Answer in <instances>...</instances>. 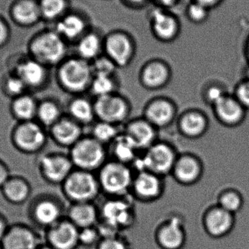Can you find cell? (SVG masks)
I'll return each instance as SVG.
<instances>
[{
    "label": "cell",
    "instance_id": "6da1fadb",
    "mask_svg": "<svg viewBox=\"0 0 249 249\" xmlns=\"http://www.w3.org/2000/svg\"><path fill=\"white\" fill-rule=\"evenodd\" d=\"M99 208L100 216L97 227L102 238L123 233L136 224V210L128 196L108 197Z\"/></svg>",
    "mask_w": 249,
    "mask_h": 249
},
{
    "label": "cell",
    "instance_id": "7a4b0ae2",
    "mask_svg": "<svg viewBox=\"0 0 249 249\" xmlns=\"http://www.w3.org/2000/svg\"><path fill=\"white\" fill-rule=\"evenodd\" d=\"M57 76L62 89L75 96L89 91L94 77L91 63L76 55L67 57L58 65Z\"/></svg>",
    "mask_w": 249,
    "mask_h": 249
},
{
    "label": "cell",
    "instance_id": "3957f363",
    "mask_svg": "<svg viewBox=\"0 0 249 249\" xmlns=\"http://www.w3.org/2000/svg\"><path fill=\"white\" fill-rule=\"evenodd\" d=\"M143 152L130 165L132 169L150 171L163 178L171 174L178 155L172 145L158 140Z\"/></svg>",
    "mask_w": 249,
    "mask_h": 249
},
{
    "label": "cell",
    "instance_id": "277c9868",
    "mask_svg": "<svg viewBox=\"0 0 249 249\" xmlns=\"http://www.w3.org/2000/svg\"><path fill=\"white\" fill-rule=\"evenodd\" d=\"M32 58L45 67L58 66L67 58L68 42L55 29L39 32L29 43Z\"/></svg>",
    "mask_w": 249,
    "mask_h": 249
},
{
    "label": "cell",
    "instance_id": "5b68a950",
    "mask_svg": "<svg viewBox=\"0 0 249 249\" xmlns=\"http://www.w3.org/2000/svg\"><path fill=\"white\" fill-rule=\"evenodd\" d=\"M97 172L102 193L108 197H125L130 195L135 175L130 165L109 160Z\"/></svg>",
    "mask_w": 249,
    "mask_h": 249
},
{
    "label": "cell",
    "instance_id": "8992f818",
    "mask_svg": "<svg viewBox=\"0 0 249 249\" xmlns=\"http://www.w3.org/2000/svg\"><path fill=\"white\" fill-rule=\"evenodd\" d=\"M70 159L76 169L98 171L107 161L106 146L91 136H83L70 150Z\"/></svg>",
    "mask_w": 249,
    "mask_h": 249
},
{
    "label": "cell",
    "instance_id": "52a82bcc",
    "mask_svg": "<svg viewBox=\"0 0 249 249\" xmlns=\"http://www.w3.org/2000/svg\"><path fill=\"white\" fill-rule=\"evenodd\" d=\"M63 193L71 203H94L102 190L97 175L76 169L62 184Z\"/></svg>",
    "mask_w": 249,
    "mask_h": 249
},
{
    "label": "cell",
    "instance_id": "ba28073f",
    "mask_svg": "<svg viewBox=\"0 0 249 249\" xmlns=\"http://www.w3.org/2000/svg\"><path fill=\"white\" fill-rule=\"evenodd\" d=\"M136 53L135 39L124 29H115L105 35L104 55L118 68L128 67L134 59Z\"/></svg>",
    "mask_w": 249,
    "mask_h": 249
},
{
    "label": "cell",
    "instance_id": "9c48e42d",
    "mask_svg": "<svg viewBox=\"0 0 249 249\" xmlns=\"http://www.w3.org/2000/svg\"><path fill=\"white\" fill-rule=\"evenodd\" d=\"M154 239L160 249H183L187 243V234L182 216L171 214L157 225Z\"/></svg>",
    "mask_w": 249,
    "mask_h": 249
},
{
    "label": "cell",
    "instance_id": "30bf717a",
    "mask_svg": "<svg viewBox=\"0 0 249 249\" xmlns=\"http://www.w3.org/2000/svg\"><path fill=\"white\" fill-rule=\"evenodd\" d=\"M148 14L149 29L157 40L170 43L178 37L181 30V21L172 10L156 5Z\"/></svg>",
    "mask_w": 249,
    "mask_h": 249
},
{
    "label": "cell",
    "instance_id": "8fae6325",
    "mask_svg": "<svg viewBox=\"0 0 249 249\" xmlns=\"http://www.w3.org/2000/svg\"><path fill=\"white\" fill-rule=\"evenodd\" d=\"M93 105L97 121L117 125L127 122L131 112L129 101L118 92L96 98Z\"/></svg>",
    "mask_w": 249,
    "mask_h": 249
},
{
    "label": "cell",
    "instance_id": "7c38bea8",
    "mask_svg": "<svg viewBox=\"0 0 249 249\" xmlns=\"http://www.w3.org/2000/svg\"><path fill=\"white\" fill-rule=\"evenodd\" d=\"M164 190L163 177L143 171L135 174L130 195L141 203H153L162 197Z\"/></svg>",
    "mask_w": 249,
    "mask_h": 249
},
{
    "label": "cell",
    "instance_id": "4fadbf2b",
    "mask_svg": "<svg viewBox=\"0 0 249 249\" xmlns=\"http://www.w3.org/2000/svg\"><path fill=\"white\" fill-rule=\"evenodd\" d=\"M235 225V215L218 205L208 208L202 216V226L205 232L214 239L228 236L233 231Z\"/></svg>",
    "mask_w": 249,
    "mask_h": 249
},
{
    "label": "cell",
    "instance_id": "5bb4252c",
    "mask_svg": "<svg viewBox=\"0 0 249 249\" xmlns=\"http://www.w3.org/2000/svg\"><path fill=\"white\" fill-rule=\"evenodd\" d=\"M143 114L142 117L158 130L165 128L177 119V105L168 98H153L145 105Z\"/></svg>",
    "mask_w": 249,
    "mask_h": 249
},
{
    "label": "cell",
    "instance_id": "9a60e30c",
    "mask_svg": "<svg viewBox=\"0 0 249 249\" xmlns=\"http://www.w3.org/2000/svg\"><path fill=\"white\" fill-rule=\"evenodd\" d=\"M172 77L169 64L160 58L146 61L139 72V82L146 90H155L165 87Z\"/></svg>",
    "mask_w": 249,
    "mask_h": 249
},
{
    "label": "cell",
    "instance_id": "2e32d148",
    "mask_svg": "<svg viewBox=\"0 0 249 249\" xmlns=\"http://www.w3.org/2000/svg\"><path fill=\"white\" fill-rule=\"evenodd\" d=\"M91 29L89 19L84 13L70 10L55 23V32L68 43H75Z\"/></svg>",
    "mask_w": 249,
    "mask_h": 249
},
{
    "label": "cell",
    "instance_id": "e0dca14e",
    "mask_svg": "<svg viewBox=\"0 0 249 249\" xmlns=\"http://www.w3.org/2000/svg\"><path fill=\"white\" fill-rule=\"evenodd\" d=\"M202 174L203 166L200 160L193 154L182 153L178 155L171 175L178 184L191 186L200 180Z\"/></svg>",
    "mask_w": 249,
    "mask_h": 249
},
{
    "label": "cell",
    "instance_id": "ac0fdd59",
    "mask_svg": "<svg viewBox=\"0 0 249 249\" xmlns=\"http://www.w3.org/2000/svg\"><path fill=\"white\" fill-rule=\"evenodd\" d=\"M80 229L67 218L50 228L48 239L50 245L54 249H76L79 244Z\"/></svg>",
    "mask_w": 249,
    "mask_h": 249
},
{
    "label": "cell",
    "instance_id": "d6986e66",
    "mask_svg": "<svg viewBox=\"0 0 249 249\" xmlns=\"http://www.w3.org/2000/svg\"><path fill=\"white\" fill-rule=\"evenodd\" d=\"M123 132L133 141L139 151L146 150L158 141V129L143 117L127 121Z\"/></svg>",
    "mask_w": 249,
    "mask_h": 249
},
{
    "label": "cell",
    "instance_id": "ffe728a7",
    "mask_svg": "<svg viewBox=\"0 0 249 249\" xmlns=\"http://www.w3.org/2000/svg\"><path fill=\"white\" fill-rule=\"evenodd\" d=\"M41 168L48 181L54 184H63L74 171V167L70 156L55 154L42 158Z\"/></svg>",
    "mask_w": 249,
    "mask_h": 249
},
{
    "label": "cell",
    "instance_id": "44dd1931",
    "mask_svg": "<svg viewBox=\"0 0 249 249\" xmlns=\"http://www.w3.org/2000/svg\"><path fill=\"white\" fill-rule=\"evenodd\" d=\"M14 139L18 148L26 152H32L39 150L43 146L46 136L39 124L26 122L18 127Z\"/></svg>",
    "mask_w": 249,
    "mask_h": 249
},
{
    "label": "cell",
    "instance_id": "7402d4cb",
    "mask_svg": "<svg viewBox=\"0 0 249 249\" xmlns=\"http://www.w3.org/2000/svg\"><path fill=\"white\" fill-rule=\"evenodd\" d=\"M104 42L105 35L91 28L74 43L76 55L92 63L104 55Z\"/></svg>",
    "mask_w": 249,
    "mask_h": 249
},
{
    "label": "cell",
    "instance_id": "603a6c76",
    "mask_svg": "<svg viewBox=\"0 0 249 249\" xmlns=\"http://www.w3.org/2000/svg\"><path fill=\"white\" fill-rule=\"evenodd\" d=\"M10 13L13 21L23 27L35 26L42 19L39 0H16Z\"/></svg>",
    "mask_w": 249,
    "mask_h": 249
},
{
    "label": "cell",
    "instance_id": "cb8c5ba5",
    "mask_svg": "<svg viewBox=\"0 0 249 249\" xmlns=\"http://www.w3.org/2000/svg\"><path fill=\"white\" fill-rule=\"evenodd\" d=\"M177 128L184 137L197 139L201 137L207 130L208 120L202 112L189 109L178 117Z\"/></svg>",
    "mask_w": 249,
    "mask_h": 249
},
{
    "label": "cell",
    "instance_id": "d4e9b609",
    "mask_svg": "<svg viewBox=\"0 0 249 249\" xmlns=\"http://www.w3.org/2000/svg\"><path fill=\"white\" fill-rule=\"evenodd\" d=\"M83 127L70 117L61 118L51 127V135L58 144L71 148L83 137Z\"/></svg>",
    "mask_w": 249,
    "mask_h": 249
},
{
    "label": "cell",
    "instance_id": "484cf974",
    "mask_svg": "<svg viewBox=\"0 0 249 249\" xmlns=\"http://www.w3.org/2000/svg\"><path fill=\"white\" fill-rule=\"evenodd\" d=\"M99 208L94 203H71L67 218L78 229L94 227L99 224Z\"/></svg>",
    "mask_w": 249,
    "mask_h": 249
},
{
    "label": "cell",
    "instance_id": "4316f807",
    "mask_svg": "<svg viewBox=\"0 0 249 249\" xmlns=\"http://www.w3.org/2000/svg\"><path fill=\"white\" fill-rule=\"evenodd\" d=\"M213 106L218 119L227 125H235L244 119L245 108L235 97L225 95Z\"/></svg>",
    "mask_w": 249,
    "mask_h": 249
},
{
    "label": "cell",
    "instance_id": "83f0119b",
    "mask_svg": "<svg viewBox=\"0 0 249 249\" xmlns=\"http://www.w3.org/2000/svg\"><path fill=\"white\" fill-rule=\"evenodd\" d=\"M112 160L130 165L139 156V150L133 141L124 132L109 145Z\"/></svg>",
    "mask_w": 249,
    "mask_h": 249
},
{
    "label": "cell",
    "instance_id": "f1b7e54d",
    "mask_svg": "<svg viewBox=\"0 0 249 249\" xmlns=\"http://www.w3.org/2000/svg\"><path fill=\"white\" fill-rule=\"evenodd\" d=\"M35 234L24 227H13L3 238V249H36Z\"/></svg>",
    "mask_w": 249,
    "mask_h": 249
},
{
    "label": "cell",
    "instance_id": "f546056e",
    "mask_svg": "<svg viewBox=\"0 0 249 249\" xmlns=\"http://www.w3.org/2000/svg\"><path fill=\"white\" fill-rule=\"evenodd\" d=\"M17 72L18 77L25 85L32 87L43 84L47 77L46 67L32 58L20 63Z\"/></svg>",
    "mask_w": 249,
    "mask_h": 249
},
{
    "label": "cell",
    "instance_id": "4dcf8cb0",
    "mask_svg": "<svg viewBox=\"0 0 249 249\" xmlns=\"http://www.w3.org/2000/svg\"><path fill=\"white\" fill-rule=\"evenodd\" d=\"M70 118L82 126L92 124L96 119L93 102L82 95L76 96L69 104Z\"/></svg>",
    "mask_w": 249,
    "mask_h": 249
},
{
    "label": "cell",
    "instance_id": "1f68e13d",
    "mask_svg": "<svg viewBox=\"0 0 249 249\" xmlns=\"http://www.w3.org/2000/svg\"><path fill=\"white\" fill-rule=\"evenodd\" d=\"M35 213L39 224L50 228L62 219V209L59 204L53 200H45L38 203Z\"/></svg>",
    "mask_w": 249,
    "mask_h": 249
},
{
    "label": "cell",
    "instance_id": "d6a6232c",
    "mask_svg": "<svg viewBox=\"0 0 249 249\" xmlns=\"http://www.w3.org/2000/svg\"><path fill=\"white\" fill-rule=\"evenodd\" d=\"M42 19L56 22L70 10V0H39Z\"/></svg>",
    "mask_w": 249,
    "mask_h": 249
},
{
    "label": "cell",
    "instance_id": "836d02e7",
    "mask_svg": "<svg viewBox=\"0 0 249 249\" xmlns=\"http://www.w3.org/2000/svg\"><path fill=\"white\" fill-rule=\"evenodd\" d=\"M121 132L119 125L97 121L92 126L90 136L106 146L107 144H110L121 134Z\"/></svg>",
    "mask_w": 249,
    "mask_h": 249
},
{
    "label": "cell",
    "instance_id": "e575fe53",
    "mask_svg": "<svg viewBox=\"0 0 249 249\" xmlns=\"http://www.w3.org/2000/svg\"><path fill=\"white\" fill-rule=\"evenodd\" d=\"M118 84L114 76H94L89 91L96 98L116 93Z\"/></svg>",
    "mask_w": 249,
    "mask_h": 249
},
{
    "label": "cell",
    "instance_id": "d590c367",
    "mask_svg": "<svg viewBox=\"0 0 249 249\" xmlns=\"http://www.w3.org/2000/svg\"><path fill=\"white\" fill-rule=\"evenodd\" d=\"M3 191L7 198L15 203L24 201L29 194V186L20 179L7 181L3 186Z\"/></svg>",
    "mask_w": 249,
    "mask_h": 249
},
{
    "label": "cell",
    "instance_id": "8d00e7d4",
    "mask_svg": "<svg viewBox=\"0 0 249 249\" xmlns=\"http://www.w3.org/2000/svg\"><path fill=\"white\" fill-rule=\"evenodd\" d=\"M37 109L34 99L27 96H20L13 103V112L16 116L28 122L37 114Z\"/></svg>",
    "mask_w": 249,
    "mask_h": 249
},
{
    "label": "cell",
    "instance_id": "74e56055",
    "mask_svg": "<svg viewBox=\"0 0 249 249\" xmlns=\"http://www.w3.org/2000/svg\"><path fill=\"white\" fill-rule=\"evenodd\" d=\"M36 115L44 125L50 127H52L62 118L61 108L53 102H45L41 104L38 107Z\"/></svg>",
    "mask_w": 249,
    "mask_h": 249
},
{
    "label": "cell",
    "instance_id": "f35d334b",
    "mask_svg": "<svg viewBox=\"0 0 249 249\" xmlns=\"http://www.w3.org/2000/svg\"><path fill=\"white\" fill-rule=\"evenodd\" d=\"M218 206L235 215L242 208L243 198L236 192H225L219 196Z\"/></svg>",
    "mask_w": 249,
    "mask_h": 249
},
{
    "label": "cell",
    "instance_id": "ab89813d",
    "mask_svg": "<svg viewBox=\"0 0 249 249\" xmlns=\"http://www.w3.org/2000/svg\"><path fill=\"white\" fill-rule=\"evenodd\" d=\"M96 249H131V245L123 233H118L102 237Z\"/></svg>",
    "mask_w": 249,
    "mask_h": 249
},
{
    "label": "cell",
    "instance_id": "60d3db41",
    "mask_svg": "<svg viewBox=\"0 0 249 249\" xmlns=\"http://www.w3.org/2000/svg\"><path fill=\"white\" fill-rule=\"evenodd\" d=\"M94 76H114L117 69L115 64L105 55L91 63Z\"/></svg>",
    "mask_w": 249,
    "mask_h": 249
},
{
    "label": "cell",
    "instance_id": "b9f144b4",
    "mask_svg": "<svg viewBox=\"0 0 249 249\" xmlns=\"http://www.w3.org/2000/svg\"><path fill=\"white\" fill-rule=\"evenodd\" d=\"M102 238L97 225L80 229L79 232V244L83 247H96Z\"/></svg>",
    "mask_w": 249,
    "mask_h": 249
},
{
    "label": "cell",
    "instance_id": "7bdbcfd3",
    "mask_svg": "<svg viewBox=\"0 0 249 249\" xmlns=\"http://www.w3.org/2000/svg\"><path fill=\"white\" fill-rule=\"evenodd\" d=\"M186 16L190 21L199 23L203 21L207 16L208 7L196 1H191L186 7Z\"/></svg>",
    "mask_w": 249,
    "mask_h": 249
},
{
    "label": "cell",
    "instance_id": "ee69618b",
    "mask_svg": "<svg viewBox=\"0 0 249 249\" xmlns=\"http://www.w3.org/2000/svg\"><path fill=\"white\" fill-rule=\"evenodd\" d=\"M235 98L244 108H249V80L238 85Z\"/></svg>",
    "mask_w": 249,
    "mask_h": 249
},
{
    "label": "cell",
    "instance_id": "f6af8a7d",
    "mask_svg": "<svg viewBox=\"0 0 249 249\" xmlns=\"http://www.w3.org/2000/svg\"><path fill=\"white\" fill-rule=\"evenodd\" d=\"M25 83L18 77L9 79L6 83V89L10 94L18 96L21 94L26 87Z\"/></svg>",
    "mask_w": 249,
    "mask_h": 249
},
{
    "label": "cell",
    "instance_id": "bcb514c9",
    "mask_svg": "<svg viewBox=\"0 0 249 249\" xmlns=\"http://www.w3.org/2000/svg\"><path fill=\"white\" fill-rule=\"evenodd\" d=\"M10 37V29L6 20L0 17V48L8 42Z\"/></svg>",
    "mask_w": 249,
    "mask_h": 249
},
{
    "label": "cell",
    "instance_id": "7dc6e473",
    "mask_svg": "<svg viewBox=\"0 0 249 249\" xmlns=\"http://www.w3.org/2000/svg\"><path fill=\"white\" fill-rule=\"evenodd\" d=\"M225 95L226 94H225V93H223L221 89L216 87H212L208 90L206 97H207L208 102H210L213 105L218 101L220 100L222 97H224Z\"/></svg>",
    "mask_w": 249,
    "mask_h": 249
},
{
    "label": "cell",
    "instance_id": "c3c4849f",
    "mask_svg": "<svg viewBox=\"0 0 249 249\" xmlns=\"http://www.w3.org/2000/svg\"><path fill=\"white\" fill-rule=\"evenodd\" d=\"M125 5L132 8H142L147 5L152 0H122Z\"/></svg>",
    "mask_w": 249,
    "mask_h": 249
},
{
    "label": "cell",
    "instance_id": "681fc988",
    "mask_svg": "<svg viewBox=\"0 0 249 249\" xmlns=\"http://www.w3.org/2000/svg\"><path fill=\"white\" fill-rule=\"evenodd\" d=\"M157 2V6L162 8L171 10L178 4L179 0H155Z\"/></svg>",
    "mask_w": 249,
    "mask_h": 249
},
{
    "label": "cell",
    "instance_id": "f907efd6",
    "mask_svg": "<svg viewBox=\"0 0 249 249\" xmlns=\"http://www.w3.org/2000/svg\"><path fill=\"white\" fill-rule=\"evenodd\" d=\"M7 177H8V174H7V169L0 163V187H3L7 182L8 178Z\"/></svg>",
    "mask_w": 249,
    "mask_h": 249
},
{
    "label": "cell",
    "instance_id": "816d5d0a",
    "mask_svg": "<svg viewBox=\"0 0 249 249\" xmlns=\"http://www.w3.org/2000/svg\"><path fill=\"white\" fill-rule=\"evenodd\" d=\"M6 225L4 224V221L0 217V240L4 238V235H6Z\"/></svg>",
    "mask_w": 249,
    "mask_h": 249
},
{
    "label": "cell",
    "instance_id": "f5cc1de1",
    "mask_svg": "<svg viewBox=\"0 0 249 249\" xmlns=\"http://www.w3.org/2000/svg\"><path fill=\"white\" fill-rule=\"evenodd\" d=\"M193 1H196V2L200 3L203 5L206 6V7L213 4L216 0H193Z\"/></svg>",
    "mask_w": 249,
    "mask_h": 249
},
{
    "label": "cell",
    "instance_id": "db71d44e",
    "mask_svg": "<svg viewBox=\"0 0 249 249\" xmlns=\"http://www.w3.org/2000/svg\"><path fill=\"white\" fill-rule=\"evenodd\" d=\"M41 249H54L52 248V247H44V248H42Z\"/></svg>",
    "mask_w": 249,
    "mask_h": 249
},
{
    "label": "cell",
    "instance_id": "11a10c76",
    "mask_svg": "<svg viewBox=\"0 0 249 249\" xmlns=\"http://www.w3.org/2000/svg\"><path fill=\"white\" fill-rule=\"evenodd\" d=\"M248 80H249V74H248Z\"/></svg>",
    "mask_w": 249,
    "mask_h": 249
},
{
    "label": "cell",
    "instance_id": "9f6ffc18",
    "mask_svg": "<svg viewBox=\"0 0 249 249\" xmlns=\"http://www.w3.org/2000/svg\"><path fill=\"white\" fill-rule=\"evenodd\" d=\"M0 249H2L0 248Z\"/></svg>",
    "mask_w": 249,
    "mask_h": 249
}]
</instances>
